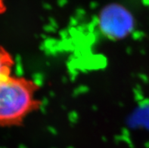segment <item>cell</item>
Returning <instances> with one entry per match:
<instances>
[{
    "instance_id": "6da1fadb",
    "label": "cell",
    "mask_w": 149,
    "mask_h": 148,
    "mask_svg": "<svg viewBox=\"0 0 149 148\" xmlns=\"http://www.w3.org/2000/svg\"><path fill=\"white\" fill-rule=\"evenodd\" d=\"M40 85L33 79L11 75L0 81V128L17 127L42 106Z\"/></svg>"
},
{
    "instance_id": "3957f363",
    "label": "cell",
    "mask_w": 149,
    "mask_h": 148,
    "mask_svg": "<svg viewBox=\"0 0 149 148\" xmlns=\"http://www.w3.org/2000/svg\"><path fill=\"white\" fill-rule=\"evenodd\" d=\"M6 11V5L4 0H0V14L3 13Z\"/></svg>"
},
{
    "instance_id": "7a4b0ae2",
    "label": "cell",
    "mask_w": 149,
    "mask_h": 148,
    "mask_svg": "<svg viewBox=\"0 0 149 148\" xmlns=\"http://www.w3.org/2000/svg\"><path fill=\"white\" fill-rule=\"evenodd\" d=\"M15 61L12 54L0 45V81L12 75Z\"/></svg>"
}]
</instances>
